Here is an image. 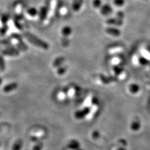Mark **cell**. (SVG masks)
I'll return each mask as SVG.
<instances>
[{
  "label": "cell",
  "instance_id": "6da1fadb",
  "mask_svg": "<svg viewBox=\"0 0 150 150\" xmlns=\"http://www.w3.org/2000/svg\"><path fill=\"white\" fill-rule=\"evenodd\" d=\"M23 36L29 42L38 47L43 48L44 50H47L49 47L48 43L30 32H24Z\"/></svg>",
  "mask_w": 150,
  "mask_h": 150
},
{
  "label": "cell",
  "instance_id": "7a4b0ae2",
  "mask_svg": "<svg viewBox=\"0 0 150 150\" xmlns=\"http://www.w3.org/2000/svg\"><path fill=\"white\" fill-rule=\"evenodd\" d=\"M100 12L103 16H108L113 12L112 7L108 4H105L100 7Z\"/></svg>",
  "mask_w": 150,
  "mask_h": 150
},
{
  "label": "cell",
  "instance_id": "3957f363",
  "mask_svg": "<svg viewBox=\"0 0 150 150\" xmlns=\"http://www.w3.org/2000/svg\"><path fill=\"white\" fill-rule=\"evenodd\" d=\"M106 23L110 25L121 26L123 25V21L122 20H121L117 17H115V18H110L107 19V20L106 21Z\"/></svg>",
  "mask_w": 150,
  "mask_h": 150
},
{
  "label": "cell",
  "instance_id": "277c9868",
  "mask_svg": "<svg viewBox=\"0 0 150 150\" xmlns=\"http://www.w3.org/2000/svg\"><path fill=\"white\" fill-rule=\"evenodd\" d=\"M106 32L115 37H118L120 36L121 32V31L118 29V28L116 27H108L105 29Z\"/></svg>",
  "mask_w": 150,
  "mask_h": 150
},
{
  "label": "cell",
  "instance_id": "5b68a950",
  "mask_svg": "<svg viewBox=\"0 0 150 150\" xmlns=\"http://www.w3.org/2000/svg\"><path fill=\"white\" fill-rule=\"evenodd\" d=\"M2 54L6 56H18L20 52L18 50L15 48H7L2 51Z\"/></svg>",
  "mask_w": 150,
  "mask_h": 150
},
{
  "label": "cell",
  "instance_id": "8992f818",
  "mask_svg": "<svg viewBox=\"0 0 150 150\" xmlns=\"http://www.w3.org/2000/svg\"><path fill=\"white\" fill-rule=\"evenodd\" d=\"M83 3V0H74L72 4V9L75 12L80 10L81 8Z\"/></svg>",
  "mask_w": 150,
  "mask_h": 150
},
{
  "label": "cell",
  "instance_id": "52a82bcc",
  "mask_svg": "<svg viewBox=\"0 0 150 150\" xmlns=\"http://www.w3.org/2000/svg\"><path fill=\"white\" fill-rule=\"evenodd\" d=\"M17 86H18V85H17V83L13 82V83H11L8 84L6 86H5L4 87L3 90L5 92H11V91L16 90Z\"/></svg>",
  "mask_w": 150,
  "mask_h": 150
},
{
  "label": "cell",
  "instance_id": "ba28073f",
  "mask_svg": "<svg viewBox=\"0 0 150 150\" xmlns=\"http://www.w3.org/2000/svg\"><path fill=\"white\" fill-rule=\"evenodd\" d=\"M48 16V9L46 7H42L40 11L39 17L41 20H45Z\"/></svg>",
  "mask_w": 150,
  "mask_h": 150
},
{
  "label": "cell",
  "instance_id": "9c48e42d",
  "mask_svg": "<svg viewBox=\"0 0 150 150\" xmlns=\"http://www.w3.org/2000/svg\"><path fill=\"white\" fill-rule=\"evenodd\" d=\"M72 28L69 26H64V27L62 28V29L61 30V33H62V35L65 37L70 36V35L72 33Z\"/></svg>",
  "mask_w": 150,
  "mask_h": 150
},
{
  "label": "cell",
  "instance_id": "30bf717a",
  "mask_svg": "<svg viewBox=\"0 0 150 150\" xmlns=\"http://www.w3.org/2000/svg\"><path fill=\"white\" fill-rule=\"evenodd\" d=\"M27 13L31 17H35L38 15V10L35 8H30L27 11Z\"/></svg>",
  "mask_w": 150,
  "mask_h": 150
},
{
  "label": "cell",
  "instance_id": "8fae6325",
  "mask_svg": "<svg viewBox=\"0 0 150 150\" xmlns=\"http://www.w3.org/2000/svg\"><path fill=\"white\" fill-rule=\"evenodd\" d=\"M22 141L21 140H17L13 146V150H20L21 149Z\"/></svg>",
  "mask_w": 150,
  "mask_h": 150
},
{
  "label": "cell",
  "instance_id": "7c38bea8",
  "mask_svg": "<svg viewBox=\"0 0 150 150\" xmlns=\"http://www.w3.org/2000/svg\"><path fill=\"white\" fill-rule=\"evenodd\" d=\"M92 5L96 8H100L102 6V1L101 0H93L92 2Z\"/></svg>",
  "mask_w": 150,
  "mask_h": 150
},
{
  "label": "cell",
  "instance_id": "4fadbf2b",
  "mask_svg": "<svg viewBox=\"0 0 150 150\" xmlns=\"http://www.w3.org/2000/svg\"><path fill=\"white\" fill-rule=\"evenodd\" d=\"M125 3V0H113L114 5L117 7H122Z\"/></svg>",
  "mask_w": 150,
  "mask_h": 150
},
{
  "label": "cell",
  "instance_id": "5bb4252c",
  "mask_svg": "<svg viewBox=\"0 0 150 150\" xmlns=\"http://www.w3.org/2000/svg\"><path fill=\"white\" fill-rule=\"evenodd\" d=\"M5 70V64L3 57L0 56V71H4Z\"/></svg>",
  "mask_w": 150,
  "mask_h": 150
},
{
  "label": "cell",
  "instance_id": "9a60e30c",
  "mask_svg": "<svg viewBox=\"0 0 150 150\" xmlns=\"http://www.w3.org/2000/svg\"><path fill=\"white\" fill-rule=\"evenodd\" d=\"M116 17L118 18L119 19L122 20H123L124 17H125V14L122 11H118L117 13H116Z\"/></svg>",
  "mask_w": 150,
  "mask_h": 150
},
{
  "label": "cell",
  "instance_id": "2e32d148",
  "mask_svg": "<svg viewBox=\"0 0 150 150\" xmlns=\"http://www.w3.org/2000/svg\"><path fill=\"white\" fill-rule=\"evenodd\" d=\"M8 16L7 15H4L1 17L0 22L1 23L5 24L8 21Z\"/></svg>",
  "mask_w": 150,
  "mask_h": 150
},
{
  "label": "cell",
  "instance_id": "e0dca14e",
  "mask_svg": "<svg viewBox=\"0 0 150 150\" xmlns=\"http://www.w3.org/2000/svg\"><path fill=\"white\" fill-rule=\"evenodd\" d=\"M7 29H8V27H7V26H5L2 27V28L0 29V34H1V35H4L6 32V31H7Z\"/></svg>",
  "mask_w": 150,
  "mask_h": 150
},
{
  "label": "cell",
  "instance_id": "ac0fdd59",
  "mask_svg": "<svg viewBox=\"0 0 150 150\" xmlns=\"http://www.w3.org/2000/svg\"><path fill=\"white\" fill-rule=\"evenodd\" d=\"M62 61H63V59H62V57H59V58L57 59L54 61V66H57V65H59Z\"/></svg>",
  "mask_w": 150,
  "mask_h": 150
},
{
  "label": "cell",
  "instance_id": "d6986e66",
  "mask_svg": "<svg viewBox=\"0 0 150 150\" xmlns=\"http://www.w3.org/2000/svg\"><path fill=\"white\" fill-rule=\"evenodd\" d=\"M42 147V144L41 143H38L34 147L33 150H41Z\"/></svg>",
  "mask_w": 150,
  "mask_h": 150
},
{
  "label": "cell",
  "instance_id": "ffe728a7",
  "mask_svg": "<svg viewBox=\"0 0 150 150\" xmlns=\"http://www.w3.org/2000/svg\"><path fill=\"white\" fill-rule=\"evenodd\" d=\"M2 79L0 77V85H1V84L2 83Z\"/></svg>",
  "mask_w": 150,
  "mask_h": 150
},
{
  "label": "cell",
  "instance_id": "44dd1931",
  "mask_svg": "<svg viewBox=\"0 0 150 150\" xmlns=\"http://www.w3.org/2000/svg\"><path fill=\"white\" fill-rule=\"evenodd\" d=\"M0 115H1V113H0Z\"/></svg>",
  "mask_w": 150,
  "mask_h": 150
}]
</instances>
